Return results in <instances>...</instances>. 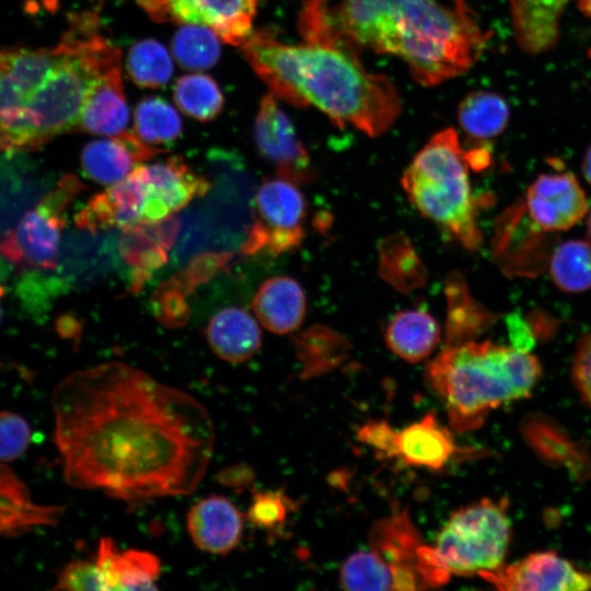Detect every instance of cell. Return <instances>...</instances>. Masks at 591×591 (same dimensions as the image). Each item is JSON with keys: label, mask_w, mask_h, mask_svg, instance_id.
Here are the masks:
<instances>
[{"label": "cell", "mask_w": 591, "mask_h": 591, "mask_svg": "<svg viewBox=\"0 0 591 591\" xmlns=\"http://www.w3.org/2000/svg\"><path fill=\"white\" fill-rule=\"evenodd\" d=\"M186 524L196 547L210 554L227 555L242 541L244 515L228 498L210 495L189 509Z\"/></svg>", "instance_id": "obj_17"}, {"label": "cell", "mask_w": 591, "mask_h": 591, "mask_svg": "<svg viewBox=\"0 0 591 591\" xmlns=\"http://www.w3.org/2000/svg\"><path fill=\"white\" fill-rule=\"evenodd\" d=\"M206 338L212 351L230 363L247 361L262 346V333L256 321L239 308L217 312L206 326Z\"/></svg>", "instance_id": "obj_22"}, {"label": "cell", "mask_w": 591, "mask_h": 591, "mask_svg": "<svg viewBox=\"0 0 591 591\" xmlns=\"http://www.w3.org/2000/svg\"><path fill=\"white\" fill-rule=\"evenodd\" d=\"M293 501L279 490H262L253 495L246 519L256 529L266 533L268 538H276L285 529Z\"/></svg>", "instance_id": "obj_37"}, {"label": "cell", "mask_w": 591, "mask_h": 591, "mask_svg": "<svg viewBox=\"0 0 591 591\" xmlns=\"http://www.w3.org/2000/svg\"><path fill=\"white\" fill-rule=\"evenodd\" d=\"M129 112L124 95L120 68L94 84L81 111L77 128L93 135L116 136L125 131Z\"/></svg>", "instance_id": "obj_23"}, {"label": "cell", "mask_w": 591, "mask_h": 591, "mask_svg": "<svg viewBox=\"0 0 591 591\" xmlns=\"http://www.w3.org/2000/svg\"><path fill=\"white\" fill-rule=\"evenodd\" d=\"M448 313L445 344L455 346L471 340L484 331L495 317L485 311L468 293L460 275L452 274L445 282Z\"/></svg>", "instance_id": "obj_27"}, {"label": "cell", "mask_w": 591, "mask_h": 591, "mask_svg": "<svg viewBox=\"0 0 591 591\" xmlns=\"http://www.w3.org/2000/svg\"><path fill=\"white\" fill-rule=\"evenodd\" d=\"M172 49L176 60L188 69L210 68L220 56L215 32L197 24L182 26L173 37Z\"/></svg>", "instance_id": "obj_35"}, {"label": "cell", "mask_w": 591, "mask_h": 591, "mask_svg": "<svg viewBox=\"0 0 591 591\" xmlns=\"http://www.w3.org/2000/svg\"><path fill=\"white\" fill-rule=\"evenodd\" d=\"M587 227H588V235H589L590 241H591V210H590V213H589Z\"/></svg>", "instance_id": "obj_46"}, {"label": "cell", "mask_w": 591, "mask_h": 591, "mask_svg": "<svg viewBox=\"0 0 591 591\" xmlns=\"http://www.w3.org/2000/svg\"><path fill=\"white\" fill-rule=\"evenodd\" d=\"M525 200L531 219L545 231L568 230L588 211L587 196L569 172L540 175L528 188Z\"/></svg>", "instance_id": "obj_15"}, {"label": "cell", "mask_w": 591, "mask_h": 591, "mask_svg": "<svg viewBox=\"0 0 591 591\" xmlns=\"http://www.w3.org/2000/svg\"><path fill=\"white\" fill-rule=\"evenodd\" d=\"M578 2L582 11L591 15V0H578Z\"/></svg>", "instance_id": "obj_45"}, {"label": "cell", "mask_w": 591, "mask_h": 591, "mask_svg": "<svg viewBox=\"0 0 591 591\" xmlns=\"http://www.w3.org/2000/svg\"><path fill=\"white\" fill-rule=\"evenodd\" d=\"M296 348L303 363L302 373L311 376L334 367L339 361L332 356L339 359L344 357L346 340L335 332L317 326L298 336Z\"/></svg>", "instance_id": "obj_33"}, {"label": "cell", "mask_w": 591, "mask_h": 591, "mask_svg": "<svg viewBox=\"0 0 591 591\" xmlns=\"http://www.w3.org/2000/svg\"><path fill=\"white\" fill-rule=\"evenodd\" d=\"M510 537L507 500L484 498L454 511L432 548L450 576H472L501 566Z\"/></svg>", "instance_id": "obj_6"}, {"label": "cell", "mask_w": 591, "mask_h": 591, "mask_svg": "<svg viewBox=\"0 0 591 591\" xmlns=\"http://www.w3.org/2000/svg\"><path fill=\"white\" fill-rule=\"evenodd\" d=\"M305 294L297 280L276 276L265 280L252 302V309L268 331L288 334L296 331L305 315Z\"/></svg>", "instance_id": "obj_21"}, {"label": "cell", "mask_w": 591, "mask_h": 591, "mask_svg": "<svg viewBox=\"0 0 591 591\" xmlns=\"http://www.w3.org/2000/svg\"><path fill=\"white\" fill-rule=\"evenodd\" d=\"M254 139L258 153L275 166L278 177L297 185L315 178L309 153L273 93L265 95L259 104Z\"/></svg>", "instance_id": "obj_12"}, {"label": "cell", "mask_w": 591, "mask_h": 591, "mask_svg": "<svg viewBox=\"0 0 591 591\" xmlns=\"http://www.w3.org/2000/svg\"><path fill=\"white\" fill-rule=\"evenodd\" d=\"M182 120L160 97H146L136 107L135 134L148 144H164L179 137Z\"/></svg>", "instance_id": "obj_31"}, {"label": "cell", "mask_w": 591, "mask_h": 591, "mask_svg": "<svg viewBox=\"0 0 591 591\" xmlns=\"http://www.w3.org/2000/svg\"><path fill=\"white\" fill-rule=\"evenodd\" d=\"M468 151L452 128L433 135L402 177L409 201L468 250L482 245L477 227L479 207L470 183Z\"/></svg>", "instance_id": "obj_5"}, {"label": "cell", "mask_w": 591, "mask_h": 591, "mask_svg": "<svg viewBox=\"0 0 591 591\" xmlns=\"http://www.w3.org/2000/svg\"><path fill=\"white\" fill-rule=\"evenodd\" d=\"M66 482L136 502L184 496L210 463L215 429L188 393L121 362L77 371L51 395Z\"/></svg>", "instance_id": "obj_1"}, {"label": "cell", "mask_w": 591, "mask_h": 591, "mask_svg": "<svg viewBox=\"0 0 591 591\" xmlns=\"http://www.w3.org/2000/svg\"><path fill=\"white\" fill-rule=\"evenodd\" d=\"M161 152L162 149L146 143L136 134L123 131L89 142L81 153V167L94 182L113 185L124 179L135 165Z\"/></svg>", "instance_id": "obj_19"}, {"label": "cell", "mask_w": 591, "mask_h": 591, "mask_svg": "<svg viewBox=\"0 0 591 591\" xmlns=\"http://www.w3.org/2000/svg\"><path fill=\"white\" fill-rule=\"evenodd\" d=\"M127 71L136 84L159 88L170 80L173 66L166 49L159 42L146 39L130 48Z\"/></svg>", "instance_id": "obj_34"}, {"label": "cell", "mask_w": 591, "mask_h": 591, "mask_svg": "<svg viewBox=\"0 0 591 591\" xmlns=\"http://www.w3.org/2000/svg\"><path fill=\"white\" fill-rule=\"evenodd\" d=\"M5 262L0 259V323L2 320V306H1V300L5 293V286H4V279L8 276V268H7Z\"/></svg>", "instance_id": "obj_43"}, {"label": "cell", "mask_w": 591, "mask_h": 591, "mask_svg": "<svg viewBox=\"0 0 591 591\" xmlns=\"http://www.w3.org/2000/svg\"><path fill=\"white\" fill-rule=\"evenodd\" d=\"M540 375V362L529 351L474 340L447 346L426 369L450 426L461 432L479 428L499 406L528 397Z\"/></svg>", "instance_id": "obj_4"}, {"label": "cell", "mask_w": 591, "mask_h": 591, "mask_svg": "<svg viewBox=\"0 0 591 591\" xmlns=\"http://www.w3.org/2000/svg\"><path fill=\"white\" fill-rule=\"evenodd\" d=\"M308 206L297 184L277 177L257 189L252 223L242 252L279 255L297 248L304 239Z\"/></svg>", "instance_id": "obj_9"}, {"label": "cell", "mask_w": 591, "mask_h": 591, "mask_svg": "<svg viewBox=\"0 0 591 591\" xmlns=\"http://www.w3.org/2000/svg\"><path fill=\"white\" fill-rule=\"evenodd\" d=\"M70 48L67 33L54 48L0 50V151L33 150L27 118L31 100Z\"/></svg>", "instance_id": "obj_7"}, {"label": "cell", "mask_w": 591, "mask_h": 591, "mask_svg": "<svg viewBox=\"0 0 591 591\" xmlns=\"http://www.w3.org/2000/svg\"><path fill=\"white\" fill-rule=\"evenodd\" d=\"M505 591H577L591 589V570L578 569L555 552H537L508 566L478 575Z\"/></svg>", "instance_id": "obj_13"}, {"label": "cell", "mask_w": 591, "mask_h": 591, "mask_svg": "<svg viewBox=\"0 0 591 591\" xmlns=\"http://www.w3.org/2000/svg\"><path fill=\"white\" fill-rule=\"evenodd\" d=\"M457 118L462 129L473 138L489 139L503 131L509 119V107L498 94L472 92L461 102Z\"/></svg>", "instance_id": "obj_28"}, {"label": "cell", "mask_w": 591, "mask_h": 591, "mask_svg": "<svg viewBox=\"0 0 591 591\" xmlns=\"http://www.w3.org/2000/svg\"><path fill=\"white\" fill-rule=\"evenodd\" d=\"M146 187L139 164L121 181L90 198L78 210V228L99 232L109 228L127 229L142 223Z\"/></svg>", "instance_id": "obj_16"}, {"label": "cell", "mask_w": 591, "mask_h": 591, "mask_svg": "<svg viewBox=\"0 0 591 591\" xmlns=\"http://www.w3.org/2000/svg\"><path fill=\"white\" fill-rule=\"evenodd\" d=\"M243 55L274 95L298 107L314 106L339 127L351 125L375 137L401 112L392 81L367 71L357 50L341 43L290 45L260 30L243 44Z\"/></svg>", "instance_id": "obj_3"}, {"label": "cell", "mask_w": 591, "mask_h": 591, "mask_svg": "<svg viewBox=\"0 0 591 591\" xmlns=\"http://www.w3.org/2000/svg\"><path fill=\"white\" fill-rule=\"evenodd\" d=\"M424 545L406 508L375 521L369 534V549L392 572L396 591L431 588L421 557Z\"/></svg>", "instance_id": "obj_10"}, {"label": "cell", "mask_w": 591, "mask_h": 591, "mask_svg": "<svg viewBox=\"0 0 591 591\" xmlns=\"http://www.w3.org/2000/svg\"><path fill=\"white\" fill-rule=\"evenodd\" d=\"M82 189L72 174H65L15 227L0 233V255L27 273H47L58 267L61 232L67 223L66 210Z\"/></svg>", "instance_id": "obj_8"}, {"label": "cell", "mask_w": 591, "mask_h": 591, "mask_svg": "<svg viewBox=\"0 0 591 591\" xmlns=\"http://www.w3.org/2000/svg\"><path fill=\"white\" fill-rule=\"evenodd\" d=\"M549 273L564 292L580 293L591 289V242L570 240L554 252Z\"/></svg>", "instance_id": "obj_30"}, {"label": "cell", "mask_w": 591, "mask_h": 591, "mask_svg": "<svg viewBox=\"0 0 591 591\" xmlns=\"http://www.w3.org/2000/svg\"><path fill=\"white\" fill-rule=\"evenodd\" d=\"M582 173L586 181L591 185V146L588 148L583 157Z\"/></svg>", "instance_id": "obj_44"}, {"label": "cell", "mask_w": 591, "mask_h": 591, "mask_svg": "<svg viewBox=\"0 0 591 591\" xmlns=\"http://www.w3.org/2000/svg\"><path fill=\"white\" fill-rule=\"evenodd\" d=\"M174 100L186 115L204 121L215 118L223 106L218 84L204 74L179 78L174 86Z\"/></svg>", "instance_id": "obj_32"}, {"label": "cell", "mask_w": 591, "mask_h": 591, "mask_svg": "<svg viewBox=\"0 0 591 591\" xmlns=\"http://www.w3.org/2000/svg\"><path fill=\"white\" fill-rule=\"evenodd\" d=\"M176 231L177 224L169 219L124 229L121 254L127 263L137 268L139 281L144 279L149 270L166 260Z\"/></svg>", "instance_id": "obj_26"}, {"label": "cell", "mask_w": 591, "mask_h": 591, "mask_svg": "<svg viewBox=\"0 0 591 591\" xmlns=\"http://www.w3.org/2000/svg\"><path fill=\"white\" fill-rule=\"evenodd\" d=\"M572 375L581 397L591 407V333L582 338L577 348Z\"/></svg>", "instance_id": "obj_40"}, {"label": "cell", "mask_w": 591, "mask_h": 591, "mask_svg": "<svg viewBox=\"0 0 591 591\" xmlns=\"http://www.w3.org/2000/svg\"><path fill=\"white\" fill-rule=\"evenodd\" d=\"M54 589L69 591L103 590L95 561L76 559L68 563L59 572Z\"/></svg>", "instance_id": "obj_39"}, {"label": "cell", "mask_w": 591, "mask_h": 591, "mask_svg": "<svg viewBox=\"0 0 591 591\" xmlns=\"http://www.w3.org/2000/svg\"><path fill=\"white\" fill-rule=\"evenodd\" d=\"M457 452L452 433L431 412L401 430L394 429L389 459L408 466L441 470Z\"/></svg>", "instance_id": "obj_18"}, {"label": "cell", "mask_w": 591, "mask_h": 591, "mask_svg": "<svg viewBox=\"0 0 591 591\" xmlns=\"http://www.w3.org/2000/svg\"><path fill=\"white\" fill-rule=\"evenodd\" d=\"M440 335V325L430 313L406 310L392 317L385 331V341L393 354L415 363L432 352Z\"/></svg>", "instance_id": "obj_25"}, {"label": "cell", "mask_w": 591, "mask_h": 591, "mask_svg": "<svg viewBox=\"0 0 591 591\" xmlns=\"http://www.w3.org/2000/svg\"><path fill=\"white\" fill-rule=\"evenodd\" d=\"M299 30L304 39L397 56L427 86L465 72L486 39L464 0L454 8L437 0H305Z\"/></svg>", "instance_id": "obj_2"}, {"label": "cell", "mask_w": 591, "mask_h": 591, "mask_svg": "<svg viewBox=\"0 0 591 591\" xmlns=\"http://www.w3.org/2000/svg\"><path fill=\"white\" fill-rule=\"evenodd\" d=\"M146 187L142 223L166 220L210 188L208 179L194 172L179 157L139 164Z\"/></svg>", "instance_id": "obj_14"}, {"label": "cell", "mask_w": 591, "mask_h": 591, "mask_svg": "<svg viewBox=\"0 0 591 591\" xmlns=\"http://www.w3.org/2000/svg\"><path fill=\"white\" fill-rule=\"evenodd\" d=\"M30 438L31 429L24 418L11 412H0V462L21 456Z\"/></svg>", "instance_id": "obj_38"}, {"label": "cell", "mask_w": 591, "mask_h": 591, "mask_svg": "<svg viewBox=\"0 0 591 591\" xmlns=\"http://www.w3.org/2000/svg\"><path fill=\"white\" fill-rule=\"evenodd\" d=\"M507 322L512 340V347L529 351L530 347L533 345V336L530 326L520 317L519 314H511Z\"/></svg>", "instance_id": "obj_42"}, {"label": "cell", "mask_w": 591, "mask_h": 591, "mask_svg": "<svg viewBox=\"0 0 591 591\" xmlns=\"http://www.w3.org/2000/svg\"><path fill=\"white\" fill-rule=\"evenodd\" d=\"M94 561L103 590H155L161 560L150 552L120 551L111 537L100 540Z\"/></svg>", "instance_id": "obj_20"}, {"label": "cell", "mask_w": 591, "mask_h": 591, "mask_svg": "<svg viewBox=\"0 0 591 591\" xmlns=\"http://www.w3.org/2000/svg\"><path fill=\"white\" fill-rule=\"evenodd\" d=\"M155 21L204 25L222 40L241 45L252 34L259 0H137Z\"/></svg>", "instance_id": "obj_11"}, {"label": "cell", "mask_w": 591, "mask_h": 591, "mask_svg": "<svg viewBox=\"0 0 591 591\" xmlns=\"http://www.w3.org/2000/svg\"><path fill=\"white\" fill-rule=\"evenodd\" d=\"M63 509L33 503L24 485L0 465V533L14 535L34 525L56 524Z\"/></svg>", "instance_id": "obj_24"}, {"label": "cell", "mask_w": 591, "mask_h": 591, "mask_svg": "<svg viewBox=\"0 0 591 591\" xmlns=\"http://www.w3.org/2000/svg\"><path fill=\"white\" fill-rule=\"evenodd\" d=\"M339 581L347 590H394L392 572L371 549L349 556L340 568Z\"/></svg>", "instance_id": "obj_36"}, {"label": "cell", "mask_w": 591, "mask_h": 591, "mask_svg": "<svg viewBox=\"0 0 591 591\" xmlns=\"http://www.w3.org/2000/svg\"><path fill=\"white\" fill-rule=\"evenodd\" d=\"M380 274L401 291L424 285L425 267L409 241L402 234L384 240L380 247Z\"/></svg>", "instance_id": "obj_29"}, {"label": "cell", "mask_w": 591, "mask_h": 591, "mask_svg": "<svg viewBox=\"0 0 591 591\" xmlns=\"http://www.w3.org/2000/svg\"><path fill=\"white\" fill-rule=\"evenodd\" d=\"M254 478L253 468L243 463L227 466L216 475V479L220 485L233 490L235 494H241L250 488Z\"/></svg>", "instance_id": "obj_41"}]
</instances>
